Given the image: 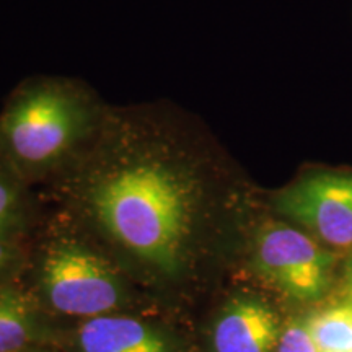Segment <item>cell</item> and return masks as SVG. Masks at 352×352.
Listing matches in <instances>:
<instances>
[{
  "label": "cell",
  "mask_w": 352,
  "mask_h": 352,
  "mask_svg": "<svg viewBox=\"0 0 352 352\" xmlns=\"http://www.w3.org/2000/svg\"><path fill=\"white\" fill-rule=\"evenodd\" d=\"M77 195L95 222L162 271L182 261L206 184L182 142V111L170 101L111 107Z\"/></svg>",
  "instance_id": "cell-1"
},
{
  "label": "cell",
  "mask_w": 352,
  "mask_h": 352,
  "mask_svg": "<svg viewBox=\"0 0 352 352\" xmlns=\"http://www.w3.org/2000/svg\"><path fill=\"white\" fill-rule=\"evenodd\" d=\"M109 109L94 87L63 76L30 77L0 111V162L23 182L95 142Z\"/></svg>",
  "instance_id": "cell-2"
},
{
  "label": "cell",
  "mask_w": 352,
  "mask_h": 352,
  "mask_svg": "<svg viewBox=\"0 0 352 352\" xmlns=\"http://www.w3.org/2000/svg\"><path fill=\"white\" fill-rule=\"evenodd\" d=\"M254 263L271 284L298 302L318 300L331 280V254L307 233L285 223L259 228Z\"/></svg>",
  "instance_id": "cell-3"
},
{
  "label": "cell",
  "mask_w": 352,
  "mask_h": 352,
  "mask_svg": "<svg viewBox=\"0 0 352 352\" xmlns=\"http://www.w3.org/2000/svg\"><path fill=\"white\" fill-rule=\"evenodd\" d=\"M43 290L57 311L95 318L121 302V285L108 263L77 245H63L44 259Z\"/></svg>",
  "instance_id": "cell-4"
},
{
  "label": "cell",
  "mask_w": 352,
  "mask_h": 352,
  "mask_svg": "<svg viewBox=\"0 0 352 352\" xmlns=\"http://www.w3.org/2000/svg\"><path fill=\"white\" fill-rule=\"evenodd\" d=\"M274 208L324 243L352 245V175H308L277 192Z\"/></svg>",
  "instance_id": "cell-5"
},
{
  "label": "cell",
  "mask_w": 352,
  "mask_h": 352,
  "mask_svg": "<svg viewBox=\"0 0 352 352\" xmlns=\"http://www.w3.org/2000/svg\"><path fill=\"white\" fill-rule=\"evenodd\" d=\"M276 311L256 298H239L228 303L215 321V352H276L280 340Z\"/></svg>",
  "instance_id": "cell-6"
},
{
  "label": "cell",
  "mask_w": 352,
  "mask_h": 352,
  "mask_svg": "<svg viewBox=\"0 0 352 352\" xmlns=\"http://www.w3.org/2000/svg\"><path fill=\"white\" fill-rule=\"evenodd\" d=\"M82 352H171L160 333L134 318L101 315L78 331Z\"/></svg>",
  "instance_id": "cell-7"
},
{
  "label": "cell",
  "mask_w": 352,
  "mask_h": 352,
  "mask_svg": "<svg viewBox=\"0 0 352 352\" xmlns=\"http://www.w3.org/2000/svg\"><path fill=\"white\" fill-rule=\"evenodd\" d=\"M36 336L32 303L10 283L0 284V352H25Z\"/></svg>",
  "instance_id": "cell-8"
},
{
  "label": "cell",
  "mask_w": 352,
  "mask_h": 352,
  "mask_svg": "<svg viewBox=\"0 0 352 352\" xmlns=\"http://www.w3.org/2000/svg\"><path fill=\"white\" fill-rule=\"evenodd\" d=\"M305 327L318 352H352V303L316 311Z\"/></svg>",
  "instance_id": "cell-9"
},
{
  "label": "cell",
  "mask_w": 352,
  "mask_h": 352,
  "mask_svg": "<svg viewBox=\"0 0 352 352\" xmlns=\"http://www.w3.org/2000/svg\"><path fill=\"white\" fill-rule=\"evenodd\" d=\"M25 214L23 182L0 162V239L15 236L23 226Z\"/></svg>",
  "instance_id": "cell-10"
},
{
  "label": "cell",
  "mask_w": 352,
  "mask_h": 352,
  "mask_svg": "<svg viewBox=\"0 0 352 352\" xmlns=\"http://www.w3.org/2000/svg\"><path fill=\"white\" fill-rule=\"evenodd\" d=\"M276 352H318L307 331L305 321H290L280 333Z\"/></svg>",
  "instance_id": "cell-11"
},
{
  "label": "cell",
  "mask_w": 352,
  "mask_h": 352,
  "mask_svg": "<svg viewBox=\"0 0 352 352\" xmlns=\"http://www.w3.org/2000/svg\"><path fill=\"white\" fill-rule=\"evenodd\" d=\"M19 261V248H16L15 236L0 239V284L8 283V276Z\"/></svg>",
  "instance_id": "cell-12"
},
{
  "label": "cell",
  "mask_w": 352,
  "mask_h": 352,
  "mask_svg": "<svg viewBox=\"0 0 352 352\" xmlns=\"http://www.w3.org/2000/svg\"><path fill=\"white\" fill-rule=\"evenodd\" d=\"M346 287H347V296H349V300L352 303V263H351L349 270H347V284H346Z\"/></svg>",
  "instance_id": "cell-13"
}]
</instances>
